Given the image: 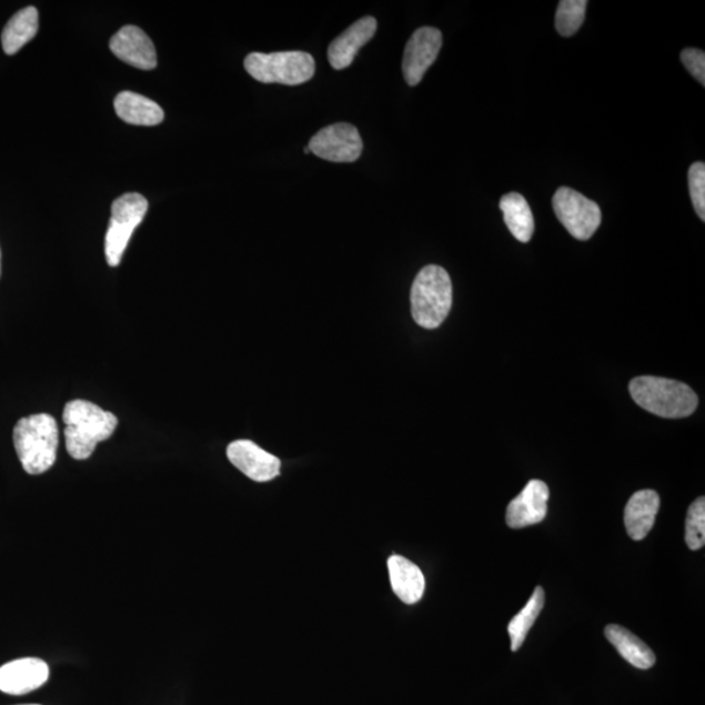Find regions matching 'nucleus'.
<instances>
[{"instance_id":"obj_24","label":"nucleus","mask_w":705,"mask_h":705,"mask_svg":"<svg viewBox=\"0 0 705 705\" xmlns=\"http://www.w3.org/2000/svg\"><path fill=\"white\" fill-rule=\"evenodd\" d=\"M688 189L697 216L705 220V165L695 162L688 169Z\"/></svg>"},{"instance_id":"obj_7","label":"nucleus","mask_w":705,"mask_h":705,"mask_svg":"<svg viewBox=\"0 0 705 705\" xmlns=\"http://www.w3.org/2000/svg\"><path fill=\"white\" fill-rule=\"evenodd\" d=\"M553 210L562 225L578 241L591 240L603 220L597 203L568 188H561L555 192Z\"/></svg>"},{"instance_id":"obj_11","label":"nucleus","mask_w":705,"mask_h":705,"mask_svg":"<svg viewBox=\"0 0 705 705\" xmlns=\"http://www.w3.org/2000/svg\"><path fill=\"white\" fill-rule=\"evenodd\" d=\"M551 496L544 481L532 480L521 494L512 500L506 512V522L512 530L544 522L547 514V501Z\"/></svg>"},{"instance_id":"obj_2","label":"nucleus","mask_w":705,"mask_h":705,"mask_svg":"<svg viewBox=\"0 0 705 705\" xmlns=\"http://www.w3.org/2000/svg\"><path fill=\"white\" fill-rule=\"evenodd\" d=\"M14 450L29 474H42L56 464L59 429L54 417L41 413L21 419L13 429Z\"/></svg>"},{"instance_id":"obj_6","label":"nucleus","mask_w":705,"mask_h":705,"mask_svg":"<svg viewBox=\"0 0 705 705\" xmlns=\"http://www.w3.org/2000/svg\"><path fill=\"white\" fill-rule=\"evenodd\" d=\"M148 200L137 192L118 198L111 207L110 225L105 239V255L110 266L120 265L133 230L144 220Z\"/></svg>"},{"instance_id":"obj_18","label":"nucleus","mask_w":705,"mask_h":705,"mask_svg":"<svg viewBox=\"0 0 705 705\" xmlns=\"http://www.w3.org/2000/svg\"><path fill=\"white\" fill-rule=\"evenodd\" d=\"M115 113L122 121L135 125L160 124L165 118L159 103L133 92H122L114 100Z\"/></svg>"},{"instance_id":"obj_28","label":"nucleus","mask_w":705,"mask_h":705,"mask_svg":"<svg viewBox=\"0 0 705 705\" xmlns=\"http://www.w3.org/2000/svg\"><path fill=\"white\" fill-rule=\"evenodd\" d=\"M27 705H39V704H27Z\"/></svg>"},{"instance_id":"obj_1","label":"nucleus","mask_w":705,"mask_h":705,"mask_svg":"<svg viewBox=\"0 0 705 705\" xmlns=\"http://www.w3.org/2000/svg\"><path fill=\"white\" fill-rule=\"evenodd\" d=\"M66 449L75 460L92 456L95 445L114 434L118 419L113 413L85 400L67 403L63 411Z\"/></svg>"},{"instance_id":"obj_10","label":"nucleus","mask_w":705,"mask_h":705,"mask_svg":"<svg viewBox=\"0 0 705 705\" xmlns=\"http://www.w3.org/2000/svg\"><path fill=\"white\" fill-rule=\"evenodd\" d=\"M226 454L230 463L239 467L252 481L269 482L280 474V460L259 447L254 442L235 441L230 443Z\"/></svg>"},{"instance_id":"obj_16","label":"nucleus","mask_w":705,"mask_h":705,"mask_svg":"<svg viewBox=\"0 0 705 705\" xmlns=\"http://www.w3.org/2000/svg\"><path fill=\"white\" fill-rule=\"evenodd\" d=\"M392 591L407 605L419 603L425 592V576L414 563L404 556L392 555L389 560Z\"/></svg>"},{"instance_id":"obj_14","label":"nucleus","mask_w":705,"mask_h":705,"mask_svg":"<svg viewBox=\"0 0 705 705\" xmlns=\"http://www.w3.org/2000/svg\"><path fill=\"white\" fill-rule=\"evenodd\" d=\"M377 22L373 17L355 21L343 34L333 40L329 48V61L332 69L345 70L354 61L361 48L373 40Z\"/></svg>"},{"instance_id":"obj_21","label":"nucleus","mask_w":705,"mask_h":705,"mask_svg":"<svg viewBox=\"0 0 705 705\" xmlns=\"http://www.w3.org/2000/svg\"><path fill=\"white\" fill-rule=\"evenodd\" d=\"M545 606V591L543 586L534 590L528 604H526L521 613L510 622L508 634L511 637V651L516 652L525 642L534 622L538 618Z\"/></svg>"},{"instance_id":"obj_23","label":"nucleus","mask_w":705,"mask_h":705,"mask_svg":"<svg viewBox=\"0 0 705 705\" xmlns=\"http://www.w3.org/2000/svg\"><path fill=\"white\" fill-rule=\"evenodd\" d=\"M686 544L692 551H701L705 544V500L697 498L688 507L686 518Z\"/></svg>"},{"instance_id":"obj_9","label":"nucleus","mask_w":705,"mask_h":705,"mask_svg":"<svg viewBox=\"0 0 705 705\" xmlns=\"http://www.w3.org/2000/svg\"><path fill=\"white\" fill-rule=\"evenodd\" d=\"M442 43L440 29L422 27L413 33L406 43L403 58V72L407 84L414 87L421 83L426 71L440 56Z\"/></svg>"},{"instance_id":"obj_4","label":"nucleus","mask_w":705,"mask_h":705,"mask_svg":"<svg viewBox=\"0 0 705 705\" xmlns=\"http://www.w3.org/2000/svg\"><path fill=\"white\" fill-rule=\"evenodd\" d=\"M412 315L422 329L435 330L452 308V282L440 265H426L414 279L411 292Z\"/></svg>"},{"instance_id":"obj_3","label":"nucleus","mask_w":705,"mask_h":705,"mask_svg":"<svg viewBox=\"0 0 705 705\" xmlns=\"http://www.w3.org/2000/svg\"><path fill=\"white\" fill-rule=\"evenodd\" d=\"M631 396L643 410L663 419L692 415L699 399L687 384L658 376H637L628 385Z\"/></svg>"},{"instance_id":"obj_22","label":"nucleus","mask_w":705,"mask_h":705,"mask_svg":"<svg viewBox=\"0 0 705 705\" xmlns=\"http://www.w3.org/2000/svg\"><path fill=\"white\" fill-rule=\"evenodd\" d=\"M586 6V0H562L556 10V31L563 37L574 36L583 26Z\"/></svg>"},{"instance_id":"obj_15","label":"nucleus","mask_w":705,"mask_h":705,"mask_svg":"<svg viewBox=\"0 0 705 705\" xmlns=\"http://www.w3.org/2000/svg\"><path fill=\"white\" fill-rule=\"evenodd\" d=\"M659 510V496L655 490H641L631 496L625 508V525L628 536L642 541L655 525Z\"/></svg>"},{"instance_id":"obj_5","label":"nucleus","mask_w":705,"mask_h":705,"mask_svg":"<svg viewBox=\"0 0 705 705\" xmlns=\"http://www.w3.org/2000/svg\"><path fill=\"white\" fill-rule=\"evenodd\" d=\"M244 69L264 84L301 85L313 79L315 61L304 51L251 53L244 59Z\"/></svg>"},{"instance_id":"obj_13","label":"nucleus","mask_w":705,"mask_h":705,"mask_svg":"<svg viewBox=\"0 0 705 705\" xmlns=\"http://www.w3.org/2000/svg\"><path fill=\"white\" fill-rule=\"evenodd\" d=\"M50 671L40 658H20L0 666V692L26 695L47 684Z\"/></svg>"},{"instance_id":"obj_27","label":"nucleus","mask_w":705,"mask_h":705,"mask_svg":"<svg viewBox=\"0 0 705 705\" xmlns=\"http://www.w3.org/2000/svg\"><path fill=\"white\" fill-rule=\"evenodd\" d=\"M0 261H2V254H0Z\"/></svg>"},{"instance_id":"obj_12","label":"nucleus","mask_w":705,"mask_h":705,"mask_svg":"<svg viewBox=\"0 0 705 705\" xmlns=\"http://www.w3.org/2000/svg\"><path fill=\"white\" fill-rule=\"evenodd\" d=\"M110 50L121 61L139 70H153L158 66V53L152 40L135 26H125L111 37Z\"/></svg>"},{"instance_id":"obj_20","label":"nucleus","mask_w":705,"mask_h":705,"mask_svg":"<svg viewBox=\"0 0 705 705\" xmlns=\"http://www.w3.org/2000/svg\"><path fill=\"white\" fill-rule=\"evenodd\" d=\"M500 208L511 234L517 241L530 242L534 233V219L526 199L517 192H510L501 199Z\"/></svg>"},{"instance_id":"obj_17","label":"nucleus","mask_w":705,"mask_h":705,"mask_svg":"<svg viewBox=\"0 0 705 705\" xmlns=\"http://www.w3.org/2000/svg\"><path fill=\"white\" fill-rule=\"evenodd\" d=\"M605 636L620 655L637 669L647 671L656 664L655 653L627 628L608 625L605 628Z\"/></svg>"},{"instance_id":"obj_19","label":"nucleus","mask_w":705,"mask_h":705,"mask_svg":"<svg viewBox=\"0 0 705 705\" xmlns=\"http://www.w3.org/2000/svg\"><path fill=\"white\" fill-rule=\"evenodd\" d=\"M39 32V11L36 7H27L13 17L3 29L2 44L6 54L13 56L34 39Z\"/></svg>"},{"instance_id":"obj_25","label":"nucleus","mask_w":705,"mask_h":705,"mask_svg":"<svg viewBox=\"0 0 705 705\" xmlns=\"http://www.w3.org/2000/svg\"><path fill=\"white\" fill-rule=\"evenodd\" d=\"M681 61L685 64L686 70L692 73V75L699 81V83L705 85V54L703 50L699 49H685L682 51Z\"/></svg>"},{"instance_id":"obj_8","label":"nucleus","mask_w":705,"mask_h":705,"mask_svg":"<svg viewBox=\"0 0 705 705\" xmlns=\"http://www.w3.org/2000/svg\"><path fill=\"white\" fill-rule=\"evenodd\" d=\"M309 150L326 161L354 162L361 158L363 141L351 123H335L318 131L309 141Z\"/></svg>"},{"instance_id":"obj_26","label":"nucleus","mask_w":705,"mask_h":705,"mask_svg":"<svg viewBox=\"0 0 705 705\" xmlns=\"http://www.w3.org/2000/svg\"><path fill=\"white\" fill-rule=\"evenodd\" d=\"M304 153H306V154L310 153L309 147L304 148Z\"/></svg>"}]
</instances>
